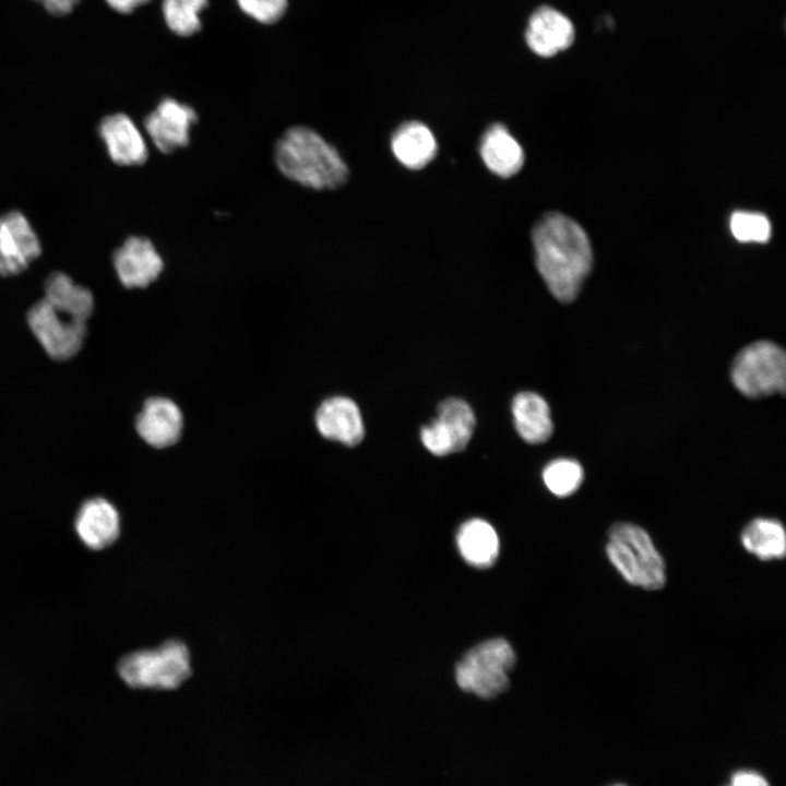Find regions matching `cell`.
Masks as SVG:
<instances>
[{"instance_id": "cell-1", "label": "cell", "mask_w": 786, "mask_h": 786, "mask_svg": "<svg viewBox=\"0 0 786 786\" xmlns=\"http://www.w3.org/2000/svg\"><path fill=\"white\" fill-rule=\"evenodd\" d=\"M532 240L536 267L549 291L562 302L575 299L592 265L585 231L571 218L551 212L535 224Z\"/></svg>"}, {"instance_id": "cell-2", "label": "cell", "mask_w": 786, "mask_h": 786, "mask_svg": "<svg viewBox=\"0 0 786 786\" xmlns=\"http://www.w3.org/2000/svg\"><path fill=\"white\" fill-rule=\"evenodd\" d=\"M273 156L284 177L308 189H336L348 178L347 165L338 151L306 126L286 129L274 145Z\"/></svg>"}, {"instance_id": "cell-3", "label": "cell", "mask_w": 786, "mask_h": 786, "mask_svg": "<svg viewBox=\"0 0 786 786\" xmlns=\"http://www.w3.org/2000/svg\"><path fill=\"white\" fill-rule=\"evenodd\" d=\"M608 538L607 557L628 583L652 591L665 585L664 560L642 527L627 522L615 523Z\"/></svg>"}, {"instance_id": "cell-4", "label": "cell", "mask_w": 786, "mask_h": 786, "mask_svg": "<svg viewBox=\"0 0 786 786\" xmlns=\"http://www.w3.org/2000/svg\"><path fill=\"white\" fill-rule=\"evenodd\" d=\"M121 679L132 688L175 689L191 674L190 654L179 641L124 656L118 664Z\"/></svg>"}, {"instance_id": "cell-5", "label": "cell", "mask_w": 786, "mask_h": 786, "mask_svg": "<svg viewBox=\"0 0 786 786\" xmlns=\"http://www.w3.org/2000/svg\"><path fill=\"white\" fill-rule=\"evenodd\" d=\"M514 663L515 654L505 640L485 641L457 663L456 682L462 690L479 698H496L508 689L509 672Z\"/></svg>"}, {"instance_id": "cell-6", "label": "cell", "mask_w": 786, "mask_h": 786, "mask_svg": "<svg viewBox=\"0 0 786 786\" xmlns=\"http://www.w3.org/2000/svg\"><path fill=\"white\" fill-rule=\"evenodd\" d=\"M730 378L735 388L752 398L783 394L786 384V356L782 347L770 341H758L736 356Z\"/></svg>"}, {"instance_id": "cell-7", "label": "cell", "mask_w": 786, "mask_h": 786, "mask_svg": "<svg viewBox=\"0 0 786 786\" xmlns=\"http://www.w3.org/2000/svg\"><path fill=\"white\" fill-rule=\"evenodd\" d=\"M27 323L46 352L56 360L75 356L86 336V322L57 311L45 299L36 302L27 313Z\"/></svg>"}, {"instance_id": "cell-8", "label": "cell", "mask_w": 786, "mask_h": 786, "mask_svg": "<svg viewBox=\"0 0 786 786\" xmlns=\"http://www.w3.org/2000/svg\"><path fill=\"white\" fill-rule=\"evenodd\" d=\"M438 418L420 430L425 448L437 456L464 450L476 424L472 407L463 400L450 397L438 406Z\"/></svg>"}, {"instance_id": "cell-9", "label": "cell", "mask_w": 786, "mask_h": 786, "mask_svg": "<svg viewBox=\"0 0 786 786\" xmlns=\"http://www.w3.org/2000/svg\"><path fill=\"white\" fill-rule=\"evenodd\" d=\"M198 121V112L188 104L165 97L146 115L144 129L163 154H171L188 146L190 132Z\"/></svg>"}, {"instance_id": "cell-10", "label": "cell", "mask_w": 786, "mask_h": 786, "mask_svg": "<svg viewBox=\"0 0 786 786\" xmlns=\"http://www.w3.org/2000/svg\"><path fill=\"white\" fill-rule=\"evenodd\" d=\"M40 253V240L23 213L10 211L0 216V276L25 271Z\"/></svg>"}, {"instance_id": "cell-11", "label": "cell", "mask_w": 786, "mask_h": 786, "mask_svg": "<svg viewBox=\"0 0 786 786\" xmlns=\"http://www.w3.org/2000/svg\"><path fill=\"white\" fill-rule=\"evenodd\" d=\"M112 263L120 283L127 288H144L164 270V260L146 237L131 236L114 252Z\"/></svg>"}, {"instance_id": "cell-12", "label": "cell", "mask_w": 786, "mask_h": 786, "mask_svg": "<svg viewBox=\"0 0 786 786\" xmlns=\"http://www.w3.org/2000/svg\"><path fill=\"white\" fill-rule=\"evenodd\" d=\"M98 134L114 163L120 166H140L148 158V147L135 122L123 112L103 118Z\"/></svg>"}, {"instance_id": "cell-13", "label": "cell", "mask_w": 786, "mask_h": 786, "mask_svg": "<svg viewBox=\"0 0 786 786\" xmlns=\"http://www.w3.org/2000/svg\"><path fill=\"white\" fill-rule=\"evenodd\" d=\"M139 436L154 448L176 443L182 432L183 417L180 408L169 398H148L135 420Z\"/></svg>"}, {"instance_id": "cell-14", "label": "cell", "mask_w": 786, "mask_h": 786, "mask_svg": "<svg viewBox=\"0 0 786 786\" xmlns=\"http://www.w3.org/2000/svg\"><path fill=\"white\" fill-rule=\"evenodd\" d=\"M315 425L324 438L348 446L358 444L365 436L360 410L353 400L345 396L323 401L315 413Z\"/></svg>"}, {"instance_id": "cell-15", "label": "cell", "mask_w": 786, "mask_h": 786, "mask_svg": "<svg viewBox=\"0 0 786 786\" xmlns=\"http://www.w3.org/2000/svg\"><path fill=\"white\" fill-rule=\"evenodd\" d=\"M74 527L85 546L94 550L103 549L120 534L119 512L107 499L91 498L80 507Z\"/></svg>"}, {"instance_id": "cell-16", "label": "cell", "mask_w": 786, "mask_h": 786, "mask_svg": "<svg viewBox=\"0 0 786 786\" xmlns=\"http://www.w3.org/2000/svg\"><path fill=\"white\" fill-rule=\"evenodd\" d=\"M574 26L561 12L550 7L537 9L531 16L525 38L538 56L552 57L574 40Z\"/></svg>"}, {"instance_id": "cell-17", "label": "cell", "mask_w": 786, "mask_h": 786, "mask_svg": "<svg viewBox=\"0 0 786 786\" xmlns=\"http://www.w3.org/2000/svg\"><path fill=\"white\" fill-rule=\"evenodd\" d=\"M479 153L486 167L502 178L517 174L525 159L522 146L502 123H493L485 131Z\"/></svg>"}, {"instance_id": "cell-18", "label": "cell", "mask_w": 786, "mask_h": 786, "mask_svg": "<svg viewBox=\"0 0 786 786\" xmlns=\"http://www.w3.org/2000/svg\"><path fill=\"white\" fill-rule=\"evenodd\" d=\"M391 148L403 166L420 169L434 158L438 144L433 133L425 123L408 121L393 132Z\"/></svg>"}, {"instance_id": "cell-19", "label": "cell", "mask_w": 786, "mask_h": 786, "mask_svg": "<svg viewBox=\"0 0 786 786\" xmlns=\"http://www.w3.org/2000/svg\"><path fill=\"white\" fill-rule=\"evenodd\" d=\"M44 293L50 306L75 320L86 322L93 313V294L62 272H53L46 278Z\"/></svg>"}, {"instance_id": "cell-20", "label": "cell", "mask_w": 786, "mask_h": 786, "mask_svg": "<svg viewBox=\"0 0 786 786\" xmlns=\"http://www.w3.org/2000/svg\"><path fill=\"white\" fill-rule=\"evenodd\" d=\"M512 414L520 437L531 444L547 441L553 430L550 408L537 393L521 392L513 398Z\"/></svg>"}, {"instance_id": "cell-21", "label": "cell", "mask_w": 786, "mask_h": 786, "mask_svg": "<svg viewBox=\"0 0 786 786\" xmlns=\"http://www.w3.org/2000/svg\"><path fill=\"white\" fill-rule=\"evenodd\" d=\"M456 540L462 557L476 568L490 567L499 555L498 535L484 520L465 522L457 532Z\"/></svg>"}, {"instance_id": "cell-22", "label": "cell", "mask_w": 786, "mask_h": 786, "mask_svg": "<svg viewBox=\"0 0 786 786\" xmlns=\"http://www.w3.org/2000/svg\"><path fill=\"white\" fill-rule=\"evenodd\" d=\"M741 544L761 560L782 559L786 553V533L777 520L759 517L743 528Z\"/></svg>"}, {"instance_id": "cell-23", "label": "cell", "mask_w": 786, "mask_h": 786, "mask_svg": "<svg viewBox=\"0 0 786 786\" xmlns=\"http://www.w3.org/2000/svg\"><path fill=\"white\" fill-rule=\"evenodd\" d=\"M206 0H164L163 12L168 27L180 36H189L201 27L199 13Z\"/></svg>"}, {"instance_id": "cell-24", "label": "cell", "mask_w": 786, "mask_h": 786, "mask_svg": "<svg viewBox=\"0 0 786 786\" xmlns=\"http://www.w3.org/2000/svg\"><path fill=\"white\" fill-rule=\"evenodd\" d=\"M583 476L582 466L570 458L551 461L543 472L545 485L558 497H567L576 491L583 481Z\"/></svg>"}, {"instance_id": "cell-25", "label": "cell", "mask_w": 786, "mask_h": 786, "mask_svg": "<svg viewBox=\"0 0 786 786\" xmlns=\"http://www.w3.org/2000/svg\"><path fill=\"white\" fill-rule=\"evenodd\" d=\"M734 237L743 242H766L771 236L769 219L759 213L736 212L730 218Z\"/></svg>"}, {"instance_id": "cell-26", "label": "cell", "mask_w": 786, "mask_h": 786, "mask_svg": "<svg viewBox=\"0 0 786 786\" xmlns=\"http://www.w3.org/2000/svg\"><path fill=\"white\" fill-rule=\"evenodd\" d=\"M243 12L261 23H273L284 13L287 0H237Z\"/></svg>"}, {"instance_id": "cell-27", "label": "cell", "mask_w": 786, "mask_h": 786, "mask_svg": "<svg viewBox=\"0 0 786 786\" xmlns=\"http://www.w3.org/2000/svg\"><path fill=\"white\" fill-rule=\"evenodd\" d=\"M727 786H770V784L754 771H738L731 776Z\"/></svg>"}, {"instance_id": "cell-28", "label": "cell", "mask_w": 786, "mask_h": 786, "mask_svg": "<svg viewBox=\"0 0 786 786\" xmlns=\"http://www.w3.org/2000/svg\"><path fill=\"white\" fill-rule=\"evenodd\" d=\"M52 14L69 13L80 0H38Z\"/></svg>"}, {"instance_id": "cell-29", "label": "cell", "mask_w": 786, "mask_h": 786, "mask_svg": "<svg viewBox=\"0 0 786 786\" xmlns=\"http://www.w3.org/2000/svg\"><path fill=\"white\" fill-rule=\"evenodd\" d=\"M107 3L116 11L121 13L131 12L136 7L146 3L150 0H106Z\"/></svg>"}, {"instance_id": "cell-30", "label": "cell", "mask_w": 786, "mask_h": 786, "mask_svg": "<svg viewBox=\"0 0 786 786\" xmlns=\"http://www.w3.org/2000/svg\"><path fill=\"white\" fill-rule=\"evenodd\" d=\"M612 786H624V785H612Z\"/></svg>"}]
</instances>
